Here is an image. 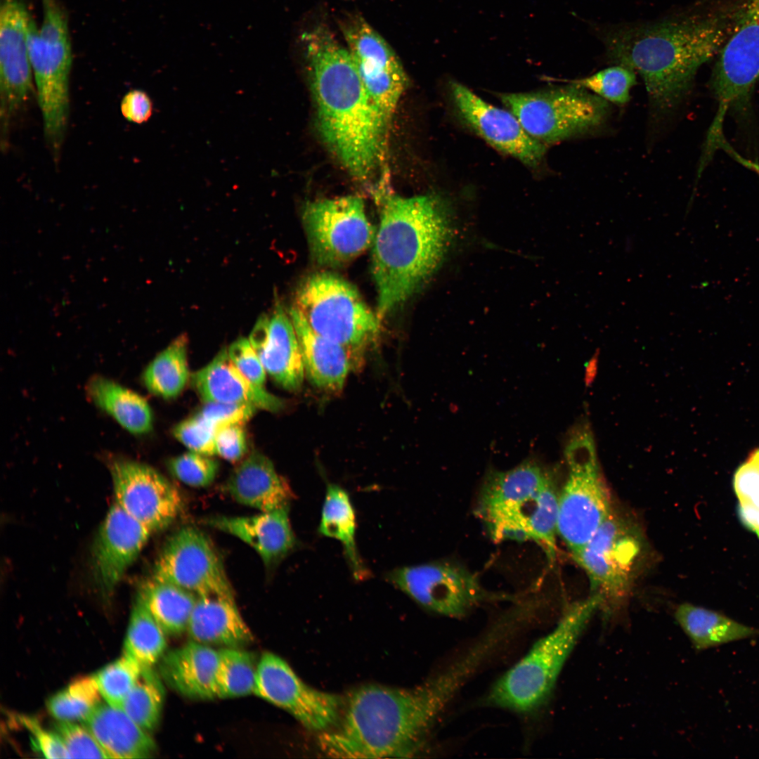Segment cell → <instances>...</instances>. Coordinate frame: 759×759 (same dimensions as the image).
Instances as JSON below:
<instances>
[{
  "label": "cell",
  "instance_id": "obj_1",
  "mask_svg": "<svg viewBox=\"0 0 759 759\" xmlns=\"http://www.w3.org/2000/svg\"><path fill=\"white\" fill-rule=\"evenodd\" d=\"M734 0L703 1L645 22L602 25L596 30L614 64L642 78L656 116L674 112L691 91L700 67L728 38Z\"/></svg>",
  "mask_w": 759,
  "mask_h": 759
},
{
  "label": "cell",
  "instance_id": "obj_2",
  "mask_svg": "<svg viewBox=\"0 0 759 759\" xmlns=\"http://www.w3.org/2000/svg\"><path fill=\"white\" fill-rule=\"evenodd\" d=\"M471 675L469 666L458 660L413 688L375 684L357 687L344 699L337 725L320 733L319 746L325 755L337 758L410 757Z\"/></svg>",
  "mask_w": 759,
  "mask_h": 759
},
{
  "label": "cell",
  "instance_id": "obj_3",
  "mask_svg": "<svg viewBox=\"0 0 759 759\" xmlns=\"http://www.w3.org/2000/svg\"><path fill=\"white\" fill-rule=\"evenodd\" d=\"M320 135L349 172L375 170L388 119L365 88L349 49L319 24L300 36Z\"/></svg>",
  "mask_w": 759,
  "mask_h": 759
},
{
  "label": "cell",
  "instance_id": "obj_4",
  "mask_svg": "<svg viewBox=\"0 0 759 759\" xmlns=\"http://www.w3.org/2000/svg\"><path fill=\"white\" fill-rule=\"evenodd\" d=\"M451 237L449 209L441 196L384 200L372 254L381 322L438 268Z\"/></svg>",
  "mask_w": 759,
  "mask_h": 759
},
{
  "label": "cell",
  "instance_id": "obj_5",
  "mask_svg": "<svg viewBox=\"0 0 759 759\" xmlns=\"http://www.w3.org/2000/svg\"><path fill=\"white\" fill-rule=\"evenodd\" d=\"M559 493L550 474L538 462L526 460L486 474L475 513L494 542L535 543L553 563Z\"/></svg>",
  "mask_w": 759,
  "mask_h": 759
},
{
  "label": "cell",
  "instance_id": "obj_6",
  "mask_svg": "<svg viewBox=\"0 0 759 759\" xmlns=\"http://www.w3.org/2000/svg\"><path fill=\"white\" fill-rule=\"evenodd\" d=\"M601 604L599 596L592 594L568 607L554 630L538 640L495 682L485 703L519 713L534 711L543 704L580 635Z\"/></svg>",
  "mask_w": 759,
  "mask_h": 759
},
{
  "label": "cell",
  "instance_id": "obj_7",
  "mask_svg": "<svg viewBox=\"0 0 759 759\" xmlns=\"http://www.w3.org/2000/svg\"><path fill=\"white\" fill-rule=\"evenodd\" d=\"M39 29L31 19L28 51L42 115L44 134L55 162H58L70 115L72 48L66 13L58 0H41Z\"/></svg>",
  "mask_w": 759,
  "mask_h": 759
},
{
  "label": "cell",
  "instance_id": "obj_8",
  "mask_svg": "<svg viewBox=\"0 0 759 759\" xmlns=\"http://www.w3.org/2000/svg\"><path fill=\"white\" fill-rule=\"evenodd\" d=\"M293 306L315 332L346 349L353 369L361 364L382 324L356 287L329 272L307 277L298 287Z\"/></svg>",
  "mask_w": 759,
  "mask_h": 759
},
{
  "label": "cell",
  "instance_id": "obj_9",
  "mask_svg": "<svg viewBox=\"0 0 759 759\" xmlns=\"http://www.w3.org/2000/svg\"><path fill=\"white\" fill-rule=\"evenodd\" d=\"M500 98L527 134L546 145L590 134L610 114L608 101L571 84Z\"/></svg>",
  "mask_w": 759,
  "mask_h": 759
},
{
  "label": "cell",
  "instance_id": "obj_10",
  "mask_svg": "<svg viewBox=\"0 0 759 759\" xmlns=\"http://www.w3.org/2000/svg\"><path fill=\"white\" fill-rule=\"evenodd\" d=\"M644 547L635 523L616 512L610 513L587 544L572 555L588 576L592 594L612 611L630 595Z\"/></svg>",
  "mask_w": 759,
  "mask_h": 759
},
{
  "label": "cell",
  "instance_id": "obj_11",
  "mask_svg": "<svg viewBox=\"0 0 759 759\" xmlns=\"http://www.w3.org/2000/svg\"><path fill=\"white\" fill-rule=\"evenodd\" d=\"M711 88L718 103L720 129L729 110H744L759 79V0H734L730 34L718 54Z\"/></svg>",
  "mask_w": 759,
  "mask_h": 759
},
{
  "label": "cell",
  "instance_id": "obj_12",
  "mask_svg": "<svg viewBox=\"0 0 759 759\" xmlns=\"http://www.w3.org/2000/svg\"><path fill=\"white\" fill-rule=\"evenodd\" d=\"M303 222L315 261L337 266L372 246L376 231L369 221L363 200L354 195L310 202Z\"/></svg>",
  "mask_w": 759,
  "mask_h": 759
},
{
  "label": "cell",
  "instance_id": "obj_13",
  "mask_svg": "<svg viewBox=\"0 0 759 759\" xmlns=\"http://www.w3.org/2000/svg\"><path fill=\"white\" fill-rule=\"evenodd\" d=\"M386 579L421 606L454 618L466 615L484 602L511 599L486 590L474 573L450 562L394 569Z\"/></svg>",
  "mask_w": 759,
  "mask_h": 759
},
{
  "label": "cell",
  "instance_id": "obj_14",
  "mask_svg": "<svg viewBox=\"0 0 759 759\" xmlns=\"http://www.w3.org/2000/svg\"><path fill=\"white\" fill-rule=\"evenodd\" d=\"M254 694L286 711L305 728L319 733L339 722L342 697L314 689L282 658L271 652L259 659Z\"/></svg>",
  "mask_w": 759,
  "mask_h": 759
},
{
  "label": "cell",
  "instance_id": "obj_15",
  "mask_svg": "<svg viewBox=\"0 0 759 759\" xmlns=\"http://www.w3.org/2000/svg\"><path fill=\"white\" fill-rule=\"evenodd\" d=\"M153 578L171 583L197 597L235 599L221 558L200 531L184 527L164 545L154 569Z\"/></svg>",
  "mask_w": 759,
  "mask_h": 759
},
{
  "label": "cell",
  "instance_id": "obj_16",
  "mask_svg": "<svg viewBox=\"0 0 759 759\" xmlns=\"http://www.w3.org/2000/svg\"><path fill=\"white\" fill-rule=\"evenodd\" d=\"M32 17L20 0H1L0 6V131L2 151L8 147L11 123L33 91L28 51Z\"/></svg>",
  "mask_w": 759,
  "mask_h": 759
},
{
  "label": "cell",
  "instance_id": "obj_17",
  "mask_svg": "<svg viewBox=\"0 0 759 759\" xmlns=\"http://www.w3.org/2000/svg\"><path fill=\"white\" fill-rule=\"evenodd\" d=\"M340 27L365 88L389 119L408 84L401 62L387 42L361 17L347 18Z\"/></svg>",
  "mask_w": 759,
  "mask_h": 759
},
{
  "label": "cell",
  "instance_id": "obj_18",
  "mask_svg": "<svg viewBox=\"0 0 759 759\" xmlns=\"http://www.w3.org/2000/svg\"><path fill=\"white\" fill-rule=\"evenodd\" d=\"M115 504L151 533L168 526L182 507L176 487L154 468L117 460L110 465Z\"/></svg>",
  "mask_w": 759,
  "mask_h": 759
},
{
  "label": "cell",
  "instance_id": "obj_19",
  "mask_svg": "<svg viewBox=\"0 0 759 759\" xmlns=\"http://www.w3.org/2000/svg\"><path fill=\"white\" fill-rule=\"evenodd\" d=\"M450 88L459 117L477 135L527 167L540 164L547 145L530 136L512 112L487 103L457 82H452Z\"/></svg>",
  "mask_w": 759,
  "mask_h": 759
},
{
  "label": "cell",
  "instance_id": "obj_20",
  "mask_svg": "<svg viewBox=\"0 0 759 759\" xmlns=\"http://www.w3.org/2000/svg\"><path fill=\"white\" fill-rule=\"evenodd\" d=\"M569 469L559 493L557 535L573 555L587 544L613 508L599 467Z\"/></svg>",
  "mask_w": 759,
  "mask_h": 759
},
{
  "label": "cell",
  "instance_id": "obj_21",
  "mask_svg": "<svg viewBox=\"0 0 759 759\" xmlns=\"http://www.w3.org/2000/svg\"><path fill=\"white\" fill-rule=\"evenodd\" d=\"M151 531L115 503L110 507L93 549V573L100 591L112 593L146 544Z\"/></svg>",
  "mask_w": 759,
  "mask_h": 759
},
{
  "label": "cell",
  "instance_id": "obj_22",
  "mask_svg": "<svg viewBox=\"0 0 759 759\" xmlns=\"http://www.w3.org/2000/svg\"><path fill=\"white\" fill-rule=\"evenodd\" d=\"M249 341L266 373L283 388L297 391L305 370L298 337L290 315L276 302L269 315H261Z\"/></svg>",
  "mask_w": 759,
  "mask_h": 759
},
{
  "label": "cell",
  "instance_id": "obj_23",
  "mask_svg": "<svg viewBox=\"0 0 759 759\" xmlns=\"http://www.w3.org/2000/svg\"><path fill=\"white\" fill-rule=\"evenodd\" d=\"M206 524L249 545L268 568L279 564L297 545L289 505L252 516L215 517Z\"/></svg>",
  "mask_w": 759,
  "mask_h": 759
},
{
  "label": "cell",
  "instance_id": "obj_24",
  "mask_svg": "<svg viewBox=\"0 0 759 759\" xmlns=\"http://www.w3.org/2000/svg\"><path fill=\"white\" fill-rule=\"evenodd\" d=\"M191 382L205 403H244L271 412L284 406L280 398L245 377L229 358L226 349L194 372Z\"/></svg>",
  "mask_w": 759,
  "mask_h": 759
},
{
  "label": "cell",
  "instance_id": "obj_25",
  "mask_svg": "<svg viewBox=\"0 0 759 759\" xmlns=\"http://www.w3.org/2000/svg\"><path fill=\"white\" fill-rule=\"evenodd\" d=\"M219 651L192 640L164 653L160 671L164 681L181 695L195 699L216 698L215 677Z\"/></svg>",
  "mask_w": 759,
  "mask_h": 759
},
{
  "label": "cell",
  "instance_id": "obj_26",
  "mask_svg": "<svg viewBox=\"0 0 759 759\" xmlns=\"http://www.w3.org/2000/svg\"><path fill=\"white\" fill-rule=\"evenodd\" d=\"M226 488L236 502L261 512L287 505L294 495L270 459L258 452L251 453L233 471Z\"/></svg>",
  "mask_w": 759,
  "mask_h": 759
},
{
  "label": "cell",
  "instance_id": "obj_27",
  "mask_svg": "<svg viewBox=\"0 0 759 759\" xmlns=\"http://www.w3.org/2000/svg\"><path fill=\"white\" fill-rule=\"evenodd\" d=\"M289 315L298 337L309 379L324 391H341L349 371L353 370L346 349L315 332L293 306Z\"/></svg>",
  "mask_w": 759,
  "mask_h": 759
},
{
  "label": "cell",
  "instance_id": "obj_28",
  "mask_svg": "<svg viewBox=\"0 0 759 759\" xmlns=\"http://www.w3.org/2000/svg\"><path fill=\"white\" fill-rule=\"evenodd\" d=\"M186 631L192 640L207 645L241 648L253 641L235 599L220 597H197Z\"/></svg>",
  "mask_w": 759,
  "mask_h": 759
},
{
  "label": "cell",
  "instance_id": "obj_29",
  "mask_svg": "<svg viewBox=\"0 0 759 759\" xmlns=\"http://www.w3.org/2000/svg\"><path fill=\"white\" fill-rule=\"evenodd\" d=\"M82 722L110 758H145L155 750L148 732L122 709L107 703L98 704Z\"/></svg>",
  "mask_w": 759,
  "mask_h": 759
},
{
  "label": "cell",
  "instance_id": "obj_30",
  "mask_svg": "<svg viewBox=\"0 0 759 759\" xmlns=\"http://www.w3.org/2000/svg\"><path fill=\"white\" fill-rule=\"evenodd\" d=\"M675 617L694 647L706 650L755 637L758 629L739 623L715 611L689 603L679 605Z\"/></svg>",
  "mask_w": 759,
  "mask_h": 759
},
{
  "label": "cell",
  "instance_id": "obj_31",
  "mask_svg": "<svg viewBox=\"0 0 759 759\" xmlns=\"http://www.w3.org/2000/svg\"><path fill=\"white\" fill-rule=\"evenodd\" d=\"M90 399L112 417L123 428L142 434L153 428V413L147 401L124 386L101 376L92 377L86 386Z\"/></svg>",
  "mask_w": 759,
  "mask_h": 759
},
{
  "label": "cell",
  "instance_id": "obj_32",
  "mask_svg": "<svg viewBox=\"0 0 759 759\" xmlns=\"http://www.w3.org/2000/svg\"><path fill=\"white\" fill-rule=\"evenodd\" d=\"M356 526L355 511L348 493L338 485L327 484L318 532L341 543L354 578L361 580L370 572L358 554Z\"/></svg>",
  "mask_w": 759,
  "mask_h": 759
},
{
  "label": "cell",
  "instance_id": "obj_33",
  "mask_svg": "<svg viewBox=\"0 0 759 759\" xmlns=\"http://www.w3.org/2000/svg\"><path fill=\"white\" fill-rule=\"evenodd\" d=\"M148 611L167 635L187 630L197 597L171 583L152 578L138 592Z\"/></svg>",
  "mask_w": 759,
  "mask_h": 759
},
{
  "label": "cell",
  "instance_id": "obj_34",
  "mask_svg": "<svg viewBox=\"0 0 759 759\" xmlns=\"http://www.w3.org/2000/svg\"><path fill=\"white\" fill-rule=\"evenodd\" d=\"M187 351L188 339L182 335L150 363L143 380L150 393L165 399L174 398L181 393L190 376Z\"/></svg>",
  "mask_w": 759,
  "mask_h": 759
},
{
  "label": "cell",
  "instance_id": "obj_35",
  "mask_svg": "<svg viewBox=\"0 0 759 759\" xmlns=\"http://www.w3.org/2000/svg\"><path fill=\"white\" fill-rule=\"evenodd\" d=\"M166 633L153 617L138 593L126 632L124 653L141 668H153L167 649Z\"/></svg>",
  "mask_w": 759,
  "mask_h": 759
},
{
  "label": "cell",
  "instance_id": "obj_36",
  "mask_svg": "<svg viewBox=\"0 0 759 759\" xmlns=\"http://www.w3.org/2000/svg\"><path fill=\"white\" fill-rule=\"evenodd\" d=\"M218 651L216 698H235L254 694L259 662L255 655L237 647H223Z\"/></svg>",
  "mask_w": 759,
  "mask_h": 759
},
{
  "label": "cell",
  "instance_id": "obj_37",
  "mask_svg": "<svg viewBox=\"0 0 759 759\" xmlns=\"http://www.w3.org/2000/svg\"><path fill=\"white\" fill-rule=\"evenodd\" d=\"M164 697V687L157 674L153 668H142L122 710L142 729L150 732L160 720Z\"/></svg>",
  "mask_w": 759,
  "mask_h": 759
},
{
  "label": "cell",
  "instance_id": "obj_38",
  "mask_svg": "<svg viewBox=\"0 0 759 759\" xmlns=\"http://www.w3.org/2000/svg\"><path fill=\"white\" fill-rule=\"evenodd\" d=\"M101 694L93 676L78 677L47 701L49 713L60 721H84L100 703Z\"/></svg>",
  "mask_w": 759,
  "mask_h": 759
},
{
  "label": "cell",
  "instance_id": "obj_39",
  "mask_svg": "<svg viewBox=\"0 0 759 759\" xmlns=\"http://www.w3.org/2000/svg\"><path fill=\"white\" fill-rule=\"evenodd\" d=\"M636 82V72L619 65H614L588 77L567 81L618 105L629 102L630 91Z\"/></svg>",
  "mask_w": 759,
  "mask_h": 759
},
{
  "label": "cell",
  "instance_id": "obj_40",
  "mask_svg": "<svg viewBox=\"0 0 759 759\" xmlns=\"http://www.w3.org/2000/svg\"><path fill=\"white\" fill-rule=\"evenodd\" d=\"M142 668L131 656L123 655L93 675L101 696L112 707L122 709L123 703L137 682Z\"/></svg>",
  "mask_w": 759,
  "mask_h": 759
},
{
  "label": "cell",
  "instance_id": "obj_41",
  "mask_svg": "<svg viewBox=\"0 0 759 759\" xmlns=\"http://www.w3.org/2000/svg\"><path fill=\"white\" fill-rule=\"evenodd\" d=\"M168 467L177 479L193 487H205L216 478L219 463L209 455L190 451L171 458Z\"/></svg>",
  "mask_w": 759,
  "mask_h": 759
},
{
  "label": "cell",
  "instance_id": "obj_42",
  "mask_svg": "<svg viewBox=\"0 0 759 759\" xmlns=\"http://www.w3.org/2000/svg\"><path fill=\"white\" fill-rule=\"evenodd\" d=\"M55 732L61 739L71 758H110L94 735L85 725L60 721Z\"/></svg>",
  "mask_w": 759,
  "mask_h": 759
},
{
  "label": "cell",
  "instance_id": "obj_43",
  "mask_svg": "<svg viewBox=\"0 0 759 759\" xmlns=\"http://www.w3.org/2000/svg\"><path fill=\"white\" fill-rule=\"evenodd\" d=\"M216 431L197 413L175 426L173 434L190 451L206 455H216Z\"/></svg>",
  "mask_w": 759,
  "mask_h": 759
},
{
  "label": "cell",
  "instance_id": "obj_44",
  "mask_svg": "<svg viewBox=\"0 0 759 759\" xmlns=\"http://www.w3.org/2000/svg\"><path fill=\"white\" fill-rule=\"evenodd\" d=\"M564 455L569 468L599 467L595 441L588 424H580L573 429L565 447Z\"/></svg>",
  "mask_w": 759,
  "mask_h": 759
},
{
  "label": "cell",
  "instance_id": "obj_45",
  "mask_svg": "<svg viewBox=\"0 0 759 759\" xmlns=\"http://www.w3.org/2000/svg\"><path fill=\"white\" fill-rule=\"evenodd\" d=\"M258 408L244 403H206L198 414L216 432L231 425H242Z\"/></svg>",
  "mask_w": 759,
  "mask_h": 759
},
{
  "label": "cell",
  "instance_id": "obj_46",
  "mask_svg": "<svg viewBox=\"0 0 759 759\" xmlns=\"http://www.w3.org/2000/svg\"><path fill=\"white\" fill-rule=\"evenodd\" d=\"M227 351L233 364L245 377L254 384L264 387L266 372L249 339H238Z\"/></svg>",
  "mask_w": 759,
  "mask_h": 759
},
{
  "label": "cell",
  "instance_id": "obj_47",
  "mask_svg": "<svg viewBox=\"0 0 759 759\" xmlns=\"http://www.w3.org/2000/svg\"><path fill=\"white\" fill-rule=\"evenodd\" d=\"M18 720L30 732L34 748L45 758H71L65 745L55 732L46 730L34 718L20 715Z\"/></svg>",
  "mask_w": 759,
  "mask_h": 759
},
{
  "label": "cell",
  "instance_id": "obj_48",
  "mask_svg": "<svg viewBox=\"0 0 759 759\" xmlns=\"http://www.w3.org/2000/svg\"><path fill=\"white\" fill-rule=\"evenodd\" d=\"M216 454L229 462L240 460L247 453L246 434L242 425H231L216 431Z\"/></svg>",
  "mask_w": 759,
  "mask_h": 759
},
{
  "label": "cell",
  "instance_id": "obj_49",
  "mask_svg": "<svg viewBox=\"0 0 759 759\" xmlns=\"http://www.w3.org/2000/svg\"><path fill=\"white\" fill-rule=\"evenodd\" d=\"M120 110L125 119L141 124L150 118L153 114V102L145 91L132 89L123 96Z\"/></svg>",
  "mask_w": 759,
  "mask_h": 759
},
{
  "label": "cell",
  "instance_id": "obj_50",
  "mask_svg": "<svg viewBox=\"0 0 759 759\" xmlns=\"http://www.w3.org/2000/svg\"><path fill=\"white\" fill-rule=\"evenodd\" d=\"M751 456L753 457L754 459H755L759 462V448L757 449L756 450H755L754 452H753V453L751 455Z\"/></svg>",
  "mask_w": 759,
  "mask_h": 759
}]
</instances>
